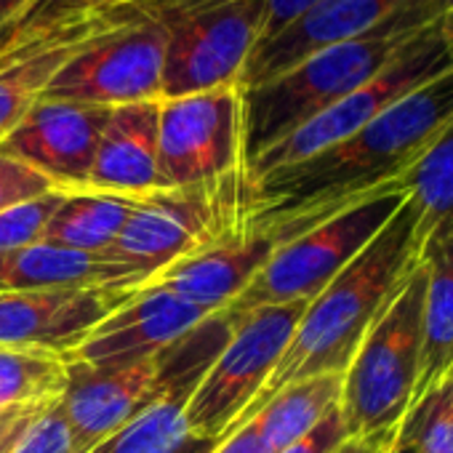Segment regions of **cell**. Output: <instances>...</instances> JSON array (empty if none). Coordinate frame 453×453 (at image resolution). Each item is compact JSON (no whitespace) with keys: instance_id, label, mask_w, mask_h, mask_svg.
I'll return each instance as SVG.
<instances>
[{"instance_id":"cell-1","label":"cell","mask_w":453,"mask_h":453,"mask_svg":"<svg viewBox=\"0 0 453 453\" xmlns=\"http://www.w3.org/2000/svg\"><path fill=\"white\" fill-rule=\"evenodd\" d=\"M453 118V70L413 88L344 142L254 181L238 233L288 243L349 205L400 184Z\"/></svg>"},{"instance_id":"cell-2","label":"cell","mask_w":453,"mask_h":453,"mask_svg":"<svg viewBox=\"0 0 453 453\" xmlns=\"http://www.w3.org/2000/svg\"><path fill=\"white\" fill-rule=\"evenodd\" d=\"M416 221V205L405 197L381 233L307 304L286 355L243 424L283 387L310 376L347 371L368 328L421 265L424 249Z\"/></svg>"},{"instance_id":"cell-3","label":"cell","mask_w":453,"mask_h":453,"mask_svg":"<svg viewBox=\"0 0 453 453\" xmlns=\"http://www.w3.org/2000/svg\"><path fill=\"white\" fill-rule=\"evenodd\" d=\"M408 38L411 35L400 38L368 33L363 38L323 49L267 83L241 88L243 176L246 168L270 147L379 75Z\"/></svg>"},{"instance_id":"cell-4","label":"cell","mask_w":453,"mask_h":453,"mask_svg":"<svg viewBox=\"0 0 453 453\" xmlns=\"http://www.w3.org/2000/svg\"><path fill=\"white\" fill-rule=\"evenodd\" d=\"M157 168L163 192L208 203L238 230L243 205L241 86L160 99Z\"/></svg>"},{"instance_id":"cell-5","label":"cell","mask_w":453,"mask_h":453,"mask_svg":"<svg viewBox=\"0 0 453 453\" xmlns=\"http://www.w3.org/2000/svg\"><path fill=\"white\" fill-rule=\"evenodd\" d=\"M424 259L368 328L342 381V416L352 434L395 432L413 403L421 365Z\"/></svg>"},{"instance_id":"cell-6","label":"cell","mask_w":453,"mask_h":453,"mask_svg":"<svg viewBox=\"0 0 453 453\" xmlns=\"http://www.w3.org/2000/svg\"><path fill=\"white\" fill-rule=\"evenodd\" d=\"M307 304H270L233 315L230 339L187 400V429L192 437L221 442L243 426L246 413L286 355Z\"/></svg>"},{"instance_id":"cell-7","label":"cell","mask_w":453,"mask_h":453,"mask_svg":"<svg viewBox=\"0 0 453 453\" xmlns=\"http://www.w3.org/2000/svg\"><path fill=\"white\" fill-rule=\"evenodd\" d=\"M403 200V184L387 187L312 226L304 235L280 243L243 294L224 310L241 315L270 304L312 302L381 233Z\"/></svg>"},{"instance_id":"cell-8","label":"cell","mask_w":453,"mask_h":453,"mask_svg":"<svg viewBox=\"0 0 453 453\" xmlns=\"http://www.w3.org/2000/svg\"><path fill=\"white\" fill-rule=\"evenodd\" d=\"M448 70H453V59L448 54V46H445L437 25L411 35L403 43V49L397 51V57L379 75H373L368 83L355 88L349 96H344L342 102H336L334 107H328L326 112H320L318 118H312L294 134H288L283 142L270 147L265 155H259L246 168V176H243L246 189L278 168L302 163V160L344 142L347 136L360 131L365 123H371L376 115H381L387 107L400 102L405 94L440 78Z\"/></svg>"},{"instance_id":"cell-9","label":"cell","mask_w":453,"mask_h":453,"mask_svg":"<svg viewBox=\"0 0 453 453\" xmlns=\"http://www.w3.org/2000/svg\"><path fill=\"white\" fill-rule=\"evenodd\" d=\"M123 22L86 43L49 83L43 99L123 107L160 99L168 27L115 4Z\"/></svg>"},{"instance_id":"cell-10","label":"cell","mask_w":453,"mask_h":453,"mask_svg":"<svg viewBox=\"0 0 453 453\" xmlns=\"http://www.w3.org/2000/svg\"><path fill=\"white\" fill-rule=\"evenodd\" d=\"M267 0H226L168 27L160 99L238 86L262 38Z\"/></svg>"},{"instance_id":"cell-11","label":"cell","mask_w":453,"mask_h":453,"mask_svg":"<svg viewBox=\"0 0 453 453\" xmlns=\"http://www.w3.org/2000/svg\"><path fill=\"white\" fill-rule=\"evenodd\" d=\"M197 381L200 376L181 368L168 349L123 368L67 363V389L59 400V413L73 432L75 448L88 453L168 389L195 387Z\"/></svg>"},{"instance_id":"cell-12","label":"cell","mask_w":453,"mask_h":453,"mask_svg":"<svg viewBox=\"0 0 453 453\" xmlns=\"http://www.w3.org/2000/svg\"><path fill=\"white\" fill-rule=\"evenodd\" d=\"M136 288H30L0 291V347L70 355Z\"/></svg>"},{"instance_id":"cell-13","label":"cell","mask_w":453,"mask_h":453,"mask_svg":"<svg viewBox=\"0 0 453 453\" xmlns=\"http://www.w3.org/2000/svg\"><path fill=\"white\" fill-rule=\"evenodd\" d=\"M107 118L110 107L41 96L25 120L0 142V152L35 168L62 192H81Z\"/></svg>"},{"instance_id":"cell-14","label":"cell","mask_w":453,"mask_h":453,"mask_svg":"<svg viewBox=\"0 0 453 453\" xmlns=\"http://www.w3.org/2000/svg\"><path fill=\"white\" fill-rule=\"evenodd\" d=\"M238 235L235 224L208 203L181 192H152L139 197L107 257L157 275L173 262Z\"/></svg>"},{"instance_id":"cell-15","label":"cell","mask_w":453,"mask_h":453,"mask_svg":"<svg viewBox=\"0 0 453 453\" xmlns=\"http://www.w3.org/2000/svg\"><path fill=\"white\" fill-rule=\"evenodd\" d=\"M213 312L219 310L184 302L168 291L136 288L134 296L65 355V360L88 368L134 365L163 355Z\"/></svg>"},{"instance_id":"cell-16","label":"cell","mask_w":453,"mask_h":453,"mask_svg":"<svg viewBox=\"0 0 453 453\" xmlns=\"http://www.w3.org/2000/svg\"><path fill=\"white\" fill-rule=\"evenodd\" d=\"M403 4L405 0H318L286 30L254 46L238 86L254 88L323 49L363 38Z\"/></svg>"},{"instance_id":"cell-17","label":"cell","mask_w":453,"mask_h":453,"mask_svg":"<svg viewBox=\"0 0 453 453\" xmlns=\"http://www.w3.org/2000/svg\"><path fill=\"white\" fill-rule=\"evenodd\" d=\"M123 14L115 4L73 17L46 35L22 43L0 67V142H4L46 94L51 78L94 38L118 27Z\"/></svg>"},{"instance_id":"cell-18","label":"cell","mask_w":453,"mask_h":453,"mask_svg":"<svg viewBox=\"0 0 453 453\" xmlns=\"http://www.w3.org/2000/svg\"><path fill=\"white\" fill-rule=\"evenodd\" d=\"M160 99L112 107L88 181L81 192L147 197L163 192L157 168Z\"/></svg>"},{"instance_id":"cell-19","label":"cell","mask_w":453,"mask_h":453,"mask_svg":"<svg viewBox=\"0 0 453 453\" xmlns=\"http://www.w3.org/2000/svg\"><path fill=\"white\" fill-rule=\"evenodd\" d=\"M273 251V241L238 233L173 262L139 288L168 291L184 302L224 310L243 294Z\"/></svg>"},{"instance_id":"cell-20","label":"cell","mask_w":453,"mask_h":453,"mask_svg":"<svg viewBox=\"0 0 453 453\" xmlns=\"http://www.w3.org/2000/svg\"><path fill=\"white\" fill-rule=\"evenodd\" d=\"M150 273L107 254L35 243L0 254V288H139Z\"/></svg>"},{"instance_id":"cell-21","label":"cell","mask_w":453,"mask_h":453,"mask_svg":"<svg viewBox=\"0 0 453 453\" xmlns=\"http://www.w3.org/2000/svg\"><path fill=\"white\" fill-rule=\"evenodd\" d=\"M421 259L426 286L421 315V365L413 403L453 371V235L426 246Z\"/></svg>"},{"instance_id":"cell-22","label":"cell","mask_w":453,"mask_h":453,"mask_svg":"<svg viewBox=\"0 0 453 453\" xmlns=\"http://www.w3.org/2000/svg\"><path fill=\"white\" fill-rule=\"evenodd\" d=\"M418 213L421 249L453 235V118L400 179Z\"/></svg>"},{"instance_id":"cell-23","label":"cell","mask_w":453,"mask_h":453,"mask_svg":"<svg viewBox=\"0 0 453 453\" xmlns=\"http://www.w3.org/2000/svg\"><path fill=\"white\" fill-rule=\"evenodd\" d=\"M136 200L139 197L104 192H67L46 226L43 243L73 251L107 254L115 246Z\"/></svg>"},{"instance_id":"cell-24","label":"cell","mask_w":453,"mask_h":453,"mask_svg":"<svg viewBox=\"0 0 453 453\" xmlns=\"http://www.w3.org/2000/svg\"><path fill=\"white\" fill-rule=\"evenodd\" d=\"M344 373H320L283 387L254 418L270 453H280L342 403ZM249 418V421H251Z\"/></svg>"},{"instance_id":"cell-25","label":"cell","mask_w":453,"mask_h":453,"mask_svg":"<svg viewBox=\"0 0 453 453\" xmlns=\"http://www.w3.org/2000/svg\"><path fill=\"white\" fill-rule=\"evenodd\" d=\"M67 389V360L43 349L0 347V413L57 405Z\"/></svg>"},{"instance_id":"cell-26","label":"cell","mask_w":453,"mask_h":453,"mask_svg":"<svg viewBox=\"0 0 453 453\" xmlns=\"http://www.w3.org/2000/svg\"><path fill=\"white\" fill-rule=\"evenodd\" d=\"M195 387H173L88 453H176L189 434L187 400Z\"/></svg>"},{"instance_id":"cell-27","label":"cell","mask_w":453,"mask_h":453,"mask_svg":"<svg viewBox=\"0 0 453 453\" xmlns=\"http://www.w3.org/2000/svg\"><path fill=\"white\" fill-rule=\"evenodd\" d=\"M400 453H453V371L424 392L395 432Z\"/></svg>"},{"instance_id":"cell-28","label":"cell","mask_w":453,"mask_h":453,"mask_svg":"<svg viewBox=\"0 0 453 453\" xmlns=\"http://www.w3.org/2000/svg\"><path fill=\"white\" fill-rule=\"evenodd\" d=\"M110 4H115V0H30L19 12V17L9 27L0 30V54L46 35L49 30L59 27L73 17L96 12Z\"/></svg>"},{"instance_id":"cell-29","label":"cell","mask_w":453,"mask_h":453,"mask_svg":"<svg viewBox=\"0 0 453 453\" xmlns=\"http://www.w3.org/2000/svg\"><path fill=\"white\" fill-rule=\"evenodd\" d=\"M67 192H49L43 197L19 203L0 213V254L19 251L43 241L46 226Z\"/></svg>"},{"instance_id":"cell-30","label":"cell","mask_w":453,"mask_h":453,"mask_svg":"<svg viewBox=\"0 0 453 453\" xmlns=\"http://www.w3.org/2000/svg\"><path fill=\"white\" fill-rule=\"evenodd\" d=\"M49 192H62V189L35 168L0 152V213L19 203L43 197Z\"/></svg>"},{"instance_id":"cell-31","label":"cell","mask_w":453,"mask_h":453,"mask_svg":"<svg viewBox=\"0 0 453 453\" xmlns=\"http://www.w3.org/2000/svg\"><path fill=\"white\" fill-rule=\"evenodd\" d=\"M453 12V0H405L373 33L376 35H413L434 27L445 14Z\"/></svg>"},{"instance_id":"cell-32","label":"cell","mask_w":453,"mask_h":453,"mask_svg":"<svg viewBox=\"0 0 453 453\" xmlns=\"http://www.w3.org/2000/svg\"><path fill=\"white\" fill-rule=\"evenodd\" d=\"M12 453H81L75 448L65 416L59 413V403L22 434V440L14 445Z\"/></svg>"},{"instance_id":"cell-33","label":"cell","mask_w":453,"mask_h":453,"mask_svg":"<svg viewBox=\"0 0 453 453\" xmlns=\"http://www.w3.org/2000/svg\"><path fill=\"white\" fill-rule=\"evenodd\" d=\"M349 437V429L344 424L342 408L336 405L334 411H328L310 432H304L302 437H296L291 445H286L280 453H334L344 440Z\"/></svg>"},{"instance_id":"cell-34","label":"cell","mask_w":453,"mask_h":453,"mask_svg":"<svg viewBox=\"0 0 453 453\" xmlns=\"http://www.w3.org/2000/svg\"><path fill=\"white\" fill-rule=\"evenodd\" d=\"M54 405H38V408H14L0 413V453H12L14 445L22 440V434Z\"/></svg>"},{"instance_id":"cell-35","label":"cell","mask_w":453,"mask_h":453,"mask_svg":"<svg viewBox=\"0 0 453 453\" xmlns=\"http://www.w3.org/2000/svg\"><path fill=\"white\" fill-rule=\"evenodd\" d=\"M315 4H318V0H267V14H265V27H262L259 41H267V38L278 35L280 30H286L294 19H299Z\"/></svg>"},{"instance_id":"cell-36","label":"cell","mask_w":453,"mask_h":453,"mask_svg":"<svg viewBox=\"0 0 453 453\" xmlns=\"http://www.w3.org/2000/svg\"><path fill=\"white\" fill-rule=\"evenodd\" d=\"M213 453H270V450L265 448V442H262V437H259V429H257V424H254V418H251V421H246L241 429H235L233 434H226V437L216 445Z\"/></svg>"},{"instance_id":"cell-37","label":"cell","mask_w":453,"mask_h":453,"mask_svg":"<svg viewBox=\"0 0 453 453\" xmlns=\"http://www.w3.org/2000/svg\"><path fill=\"white\" fill-rule=\"evenodd\" d=\"M395 432H387V434H352L334 453H392Z\"/></svg>"},{"instance_id":"cell-38","label":"cell","mask_w":453,"mask_h":453,"mask_svg":"<svg viewBox=\"0 0 453 453\" xmlns=\"http://www.w3.org/2000/svg\"><path fill=\"white\" fill-rule=\"evenodd\" d=\"M27 4H30V0H0V30L9 27Z\"/></svg>"},{"instance_id":"cell-39","label":"cell","mask_w":453,"mask_h":453,"mask_svg":"<svg viewBox=\"0 0 453 453\" xmlns=\"http://www.w3.org/2000/svg\"><path fill=\"white\" fill-rule=\"evenodd\" d=\"M216 445H219L216 440H205V437H187L176 453H213V450H216Z\"/></svg>"},{"instance_id":"cell-40","label":"cell","mask_w":453,"mask_h":453,"mask_svg":"<svg viewBox=\"0 0 453 453\" xmlns=\"http://www.w3.org/2000/svg\"><path fill=\"white\" fill-rule=\"evenodd\" d=\"M437 30H440V35H442V41H445V46H448V54H450V59H453V12L445 14V17L437 22Z\"/></svg>"},{"instance_id":"cell-41","label":"cell","mask_w":453,"mask_h":453,"mask_svg":"<svg viewBox=\"0 0 453 453\" xmlns=\"http://www.w3.org/2000/svg\"><path fill=\"white\" fill-rule=\"evenodd\" d=\"M17 49H19V46H17ZM17 49H12V51H4V54H0V67H4V65H6V62L14 57V51H17Z\"/></svg>"},{"instance_id":"cell-42","label":"cell","mask_w":453,"mask_h":453,"mask_svg":"<svg viewBox=\"0 0 453 453\" xmlns=\"http://www.w3.org/2000/svg\"><path fill=\"white\" fill-rule=\"evenodd\" d=\"M392 453H400V450H395V445H392Z\"/></svg>"},{"instance_id":"cell-43","label":"cell","mask_w":453,"mask_h":453,"mask_svg":"<svg viewBox=\"0 0 453 453\" xmlns=\"http://www.w3.org/2000/svg\"><path fill=\"white\" fill-rule=\"evenodd\" d=\"M0 291H4V288H0Z\"/></svg>"},{"instance_id":"cell-44","label":"cell","mask_w":453,"mask_h":453,"mask_svg":"<svg viewBox=\"0 0 453 453\" xmlns=\"http://www.w3.org/2000/svg\"><path fill=\"white\" fill-rule=\"evenodd\" d=\"M115 4H118V0H115Z\"/></svg>"}]
</instances>
